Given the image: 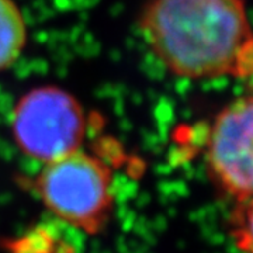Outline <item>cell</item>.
Returning a JSON list of instances; mask_svg holds the SVG:
<instances>
[{
	"label": "cell",
	"instance_id": "cell-1",
	"mask_svg": "<svg viewBox=\"0 0 253 253\" xmlns=\"http://www.w3.org/2000/svg\"><path fill=\"white\" fill-rule=\"evenodd\" d=\"M139 28L155 56L189 79L253 75L245 0H151Z\"/></svg>",
	"mask_w": 253,
	"mask_h": 253
},
{
	"label": "cell",
	"instance_id": "cell-2",
	"mask_svg": "<svg viewBox=\"0 0 253 253\" xmlns=\"http://www.w3.org/2000/svg\"><path fill=\"white\" fill-rule=\"evenodd\" d=\"M34 189L51 214L89 235L106 226L113 211L111 170L82 149L45 163Z\"/></svg>",
	"mask_w": 253,
	"mask_h": 253
},
{
	"label": "cell",
	"instance_id": "cell-3",
	"mask_svg": "<svg viewBox=\"0 0 253 253\" xmlns=\"http://www.w3.org/2000/svg\"><path fill=\"white\" fill-rule=\"evenodd\" d=\"M11 134L23 154L45 165L81 149L86 116L71 93L56 86H40L14 106Z\"/></svg>",
	"mask_w": 253,
	"mask_h": 253
},
{
	"label": "cell",
	"instance_id": "cell-4",
	"mask_svg": "<svg viewBox=\"0 0 253 253\" xmlns=\"http://www.w3.org/2000/svg\"><path fill=\"white\" fill-rule=\"evenodd\" d=\"M207 168L218 189L239 201L253 194V96L218 114L207 138Z\"/></svg>",
	"mask_w": 253,
	"mask_h": 253
},
{
	"label": "cell",
	"instance_id": "cell-5",
	"mask_svg": "<svg viewBox=\"0 0 253 253\" xmlns=\"http://www.w3.org/2000/svg\"><path fill=\"white\" fill-rule=\"evenodd\" d=\"M27 42V24L14 0H0V72L20 58Z\"/></svg>",
	"mask_w": 253,
	"mask_h": 253
},
{
	"label": "cell",
	"instance_id": "cell-6",
	"mask_svg": "<svg viewBox=\"0 0 253 253\" xmlns=\"http://www.w3.org/2000/svg\"><path fill=\"white\" fill-rule=\"evenodd\" d=\"M229 234L242 253H253V194L235 201L229 215Z\"/></svg>",
	"mask_w": 253,
	"mask_h": 253
}]
</instances>
